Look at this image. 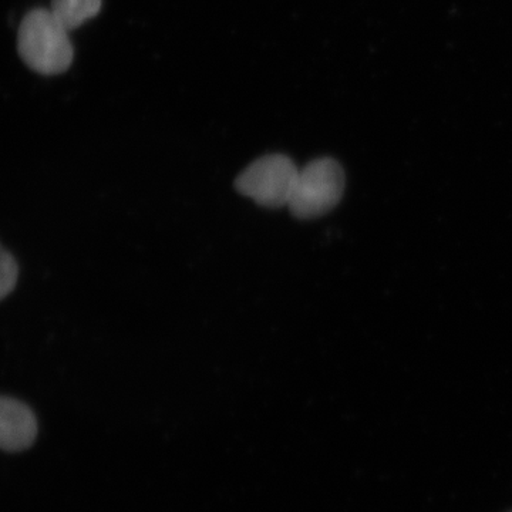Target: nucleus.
Returning a JSON list of instances; mask_svg holds the SVG:
<instances>
[{"mask_svg": "<svg viewBox=\"0 0 512 512\" xmlns=\"http://www.w3.org/2000/svg\"><path fill=\"white\" fill-rule=\"evenodd\" d=\"M69 33L50 9L30 10L19 26L20 59L33 72L45 76L66 72L74 57Z\"/></svg>", "mask_w": 512, "mask_h": 512, "instance_id": "nucleus-1", "label": "nucleus"}, {"mask_svg": "<svg viewBox=\"0 0 512 512\" xmlns=\"http://www.w3.org/2000/svg\"><path fill=\"white\" fill-rule=\"evenodd\" d=\"M345 173L333 158H316L299 170L288 207L296 218L322 217L339 204Z\"/></svg>", "mask_w": 512, "mask_h": 512, "instance_id": "nucleus-2", "label": "nucleus"}, {"mask_svg": "<svg viewBox=\"0 0 512 512\" xmlns=\"http://www.w3.org/2000/svg\"><path fill=\"white\" fill-rule=\"evenodd\" d=\"M299 168L284 154H269L248 165L235 181L239 194L265 208L288 207Z\"/></svg>", "mask_w": 512, "mask_h": 512, "instance_id": "nucleus-3", "label": "nucleus"}, {"mask_svg": "<svg viewBox=\"0 0 512 512\" xmlns=\"http://www.w3.org/2000/svg\"><path fill=\"white\" fill-rule=\"evenodd\" d=\"M36 437L37 420L28 404L0 396V450L20 453L32 447Z\"/></svg>", "mask_w": 512, "mask_h": 512, "instance_id": "nucleus-4", "label": "nucleus"}, {"mask_svg": "<svg viewBox=\"0 0 512 512\" xmlns=\"http://www.w3.org/2000/svg\"><path fill=\"white\" fill-rule=\"evenodd\" d=\"M101 5L103 0H52L50 12L64 28L72 32L99 15Z\"/></svg>", "mask_w": 512, "mask_h": 512, "instance_id": "nucleus-5", "label": "nucleus"}, {"mask_svg": "<svg viewBox=\"0 0 512 512\" xmlns=\"http://www.w3.org/2000/svg\"><path fill=\"white\" fill-rule=\"evenodd\" d=\"M19 278V266L8 249L0 245V301L9 296L16 288Z\"/></svg>", "mask_w": 512, "mask_h": 512, "instance_id": "nucleus-6", "label": "nucleus"}]
</instances>
